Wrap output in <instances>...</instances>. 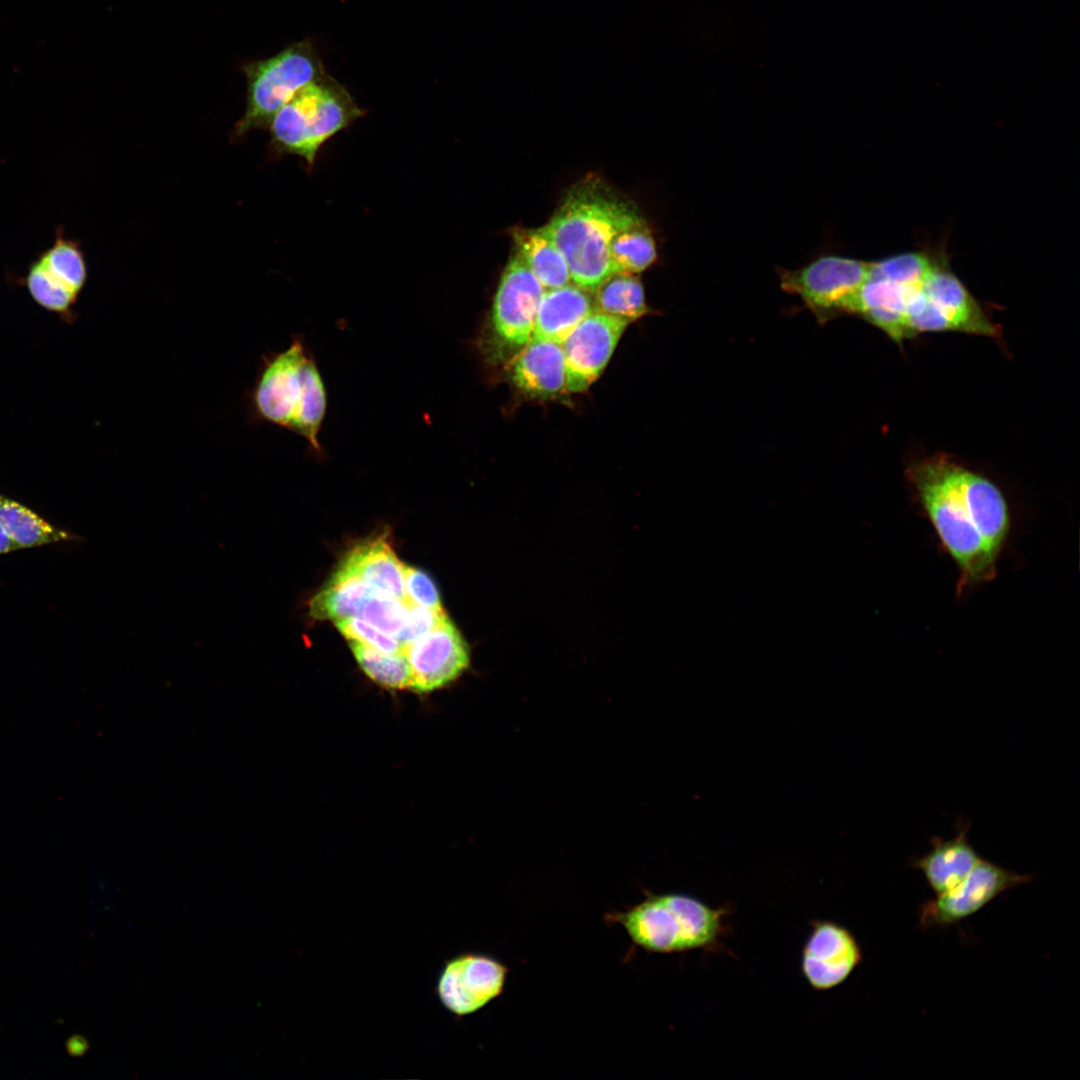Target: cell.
Returning a JSON list of instances; mask_svg holds the SVG:
<instances>
[{
  "label": "cell",
  "mask_w": 1080,
  "mask_h": 1080,
  "mask_svg": "<svg viewBox=\"0 0 1080 1080\" xmlns=\"http://www.w3.org/2000/svg\"><path fill=\"white\" fill-rule=\"evenodd\" d=\"M907 477L960 569L959 590L994 578L1010 527L1007 503L998 487L945 454L912 464Z\"/></svg>",
  "instance_id": "obj_1"
},
{
  "label": "cell",
  "mask_w": 1080,
  "mask_h": 1080,
  "mask_svg": "<svg viewBox=\"0 0 1080 1080\" xmlns=\"http://www.w3.org/2000/svg\"><path fill=\"white\" fill-rule=\"evenodd\" d=\"M639 215L630 201L595 176L574 185L545 225L567 260L571 282L593 292L615 273L611 239Z\"/></svg>",
  "instance_id": "obj_2"
},
{
  "label": "cell",
  "mask_w": 1080,
  "mask_h": 1080,
  "mask_svg": "<svg viewBox=\"0 0 1080 1080\" xmlns=\"http://www.w3.org/2000/svg\"><path fill=\"white\" fill-rule=\"evenodd\" d=\"M727 905L713 908L679 892L652 894L624 910L609 912L605 920L617 923L632 942L651 953L716 950L728 934Z\"/></svg>",
  "instance_id": "obj_3"
},
{
  "label": "cell",
  "mask_w": 1080,
  "mask_h": 1080,
  "mask_svg": "<svg viewBox=\"0 0 1080 1080\" xmlns=\"http://www.w3.org/2000/svg\"><path fill=\"white\" fill-rule=\"evenodd\" d=\"M251 401L262 420L300 435L320 452L318 435L327 394L317 364L299 338L284 351L264 359Z\"/></svg>",
  "instance_id": "obj_4"
},
{
  "label": "cell",
  "mask_w": 1080,
  "mask_h": 1080,
  "mask_svg": "<svg viewBox=\"0 0 1080 1080\" xmlns=\"http://www.w3.org/2000/svg\"><path fill=\"white\" fill-rule=\"evenodd\" d=\"M363 111L347 89L325 74L284 104L270 122L274 143L313 164L319 148Z\"/></svg>",
  "instance_id": "obj_5"
},
{
  "label": "cell",
  "mask_w": 1080,
  "mask_h": 1080,
  "mask_svg": "<svg viewBox=\"0 0 1080 1080\" xmlns=\"http://www.w3.org/2000/svg\"><path fill=\"white\" fill-rule=\"evenodd\" d=\"M545 289L514 251L500 277L479 348L486 360L514 357L530 341Z\"/></svg>",
  "instance_id": "obj_6"
},
{
  "label": "cell",
  "mask_w": 1080,
  "mask_h": 1080,
  "mask_svg": "<svg viewBox=\"0 0 1080 1080\" xmlns=\"http://www.w3.org/2000/svg\"><path fill=\"white\" fill-rule=\"evenodd\" d=\"M248 101L237 126L243 134L270 124L274 115L301 88L325 75L313 46L302 41L277 55L247 66Z\"/></svg>",
  "instance_id": "obj_7"
},
{
  "label": "cell",
  "mask_w": 1080,
  "mask_h": 1080,
  "mask_svg": "<svg viewBox=\"0 0 1080 1080\" xmlns=\"http://www.w3.org/2000/svg\"><path fill=\"white\" fill-rule=\"evenodd\" d=\"M871 263L827 255L796 269L779 271L781 288L799 296L822 323L853 314L857 295Z\"/></svg>",
  "instance_id": "obj_8"
},
{
  "label": "cell",
  "mask_w": 1080,
  "mask_h": 1080,
  "mask_svg": "<svg viewBox=\"0 0 1080 1080\" xmlns=\"http://www.w3.org/2000/svg\"><path fill=\"white\" fill-rule=\"evenodd\" d=\"M508 973L509 968L491 955L462 952L444 962L435 993L449 1013L465 1017L503 993Z\"/></svg>",
  "instance_id": "obj_9"
},
{
  "label": "cell",
  "mask_w": 1080,
  "mask_h": 1080,
  "mask_svg": "<svg viewBox=\"0 0 1080 1080\" xmlns=\"http://www.w3.org/2000/svg\"><path fill=\"white\" fill-rule=\"evenodd\" d=\"M924 302L913 315V330L922 332L960 331L995 337L998 328L952 273L937 267L926 280Z\"/></svg>",
  "instance_id": "obj_10"
},
{
  "label": "cell",
  "mask_w": 1080,
  "mask_h": 1080,
  "mask_svg": "<svg viewBox=\"0 0 1080 1080\" xmlns=\"http://www.w3.org/2000/svg\"><path fill=\"white\" fill-rule=\"evenodd\" d=\"M1031 881L993 862L980 859L968 876L951 890L920 906L922 927H948L978 912L1003 892Z\"/></svg>",
  "instance_id": "obj_11"
},
{
  "label": "cell",
  "mask_w": 1080,
  "mask_h": 1080,
  "mask_svg": "<svg viewBox=\"0 0 1080 1080\" xmlns=\"http://www.w3.org/2000/svg\"><path fill=\"white\" fill-rule=\"evenodd\" d=\"M87 278L83 253L61 231L46 251L29 267L26 286L32 298L52 312L63 313L78 298Z\"/></svg>",
  "instance_id": "obj_12"
},
{
  "label": "cell",
  "mask_w": 1080,
  "mask_h": 1080,
  "mask_svg": "<svg viewBox=\"0 0 1080 1080\" xmlns=\"http://www.w3.org/2000/svg\"><path fill=\"white\" fill-rule=\"evenodd\" d=\"M404 653L411 670L410 688L420 693L445 687L470 664L469 647L448 616L405 645Z\"/></svg>",
  "instance_id": "obj_13"
},
{
  "label": "cell",
  "mask_w": 1080,
  "mask_h": 1080,
  "mask_svg": "<svg viewBox=\"0 0 1080 1080\" xmlns=\"http://www.w3.org/2000/svg\"><path fill=\"white\" fill-rule=\"evenodd\" d=\"M801 953V973L809 986L827 991L841 985L862 962V951L846 927L814 919Z\"/></svg>",
  "instance_id": "obj_14"
},
{
  "label": "cell",
  "mask_w": 1080,
  "mask_h": 1080,
  "mask_svg": "<svg viewBox=\"0 0 1080 1080\" xmlns=\"http://www.w3.org/2000/svg\"><path fill=\"white\" fill-rule=\"evenodd\" d=\"M628 322L599 312L582 320L562 343L566 392L585 391L602 373Z\"/></svg>",
  "instance_id": "obj_15"
},
{
  "label": "cell",
  "mask_w": 1080,
  "mask_h": 1080,
  "mask_svg": "<svg viewBox=\"0 0 1080 1080\" xmlns=\"http://www.w3.org/2000/svg\"><path fill=\"white\" fill-rule=\"evenodd\" d=\"M922 288L901 285L869 271L857 295L853 314L860 315L901 343L909 338L906 323L908 306Z\"/></svg>",
  "instance_id": "obj_16"
},
{
  "label": "cell",
  "mask_w": 1080,
  "mask_h": 1080,
  "mask_svg": "<svg viewBox=\"0 0 1080 1080\" xmlns=\"http://www.w3.org/2000/svg\"><path fill=\"white\" fill-rule=\"evenodd\" d=\"M510 364L511 381L527 395L548 398L566 392L562 344L530 340Z\"/></svg>",
  "instance_id": "obj_17"
},
{
  "label": "cell",
  "mask_w": 1080,
  "mask_h": 1080,
  "mask_svg": "<svg viewBox=\"0 0 1080 1080\" xmlns=\"http://www.w3.org/2000/svg\"><path fill=\"white\" fill-rule=\"evenodd\" d=\"M968 831L969 824L961 821L953 838L933 837L930 850L912 861V867L921 871L936 895L961 883L980 861L969 842Z\"/></svg>",
  "instance_id": "obj_18"
},
{
  "label": "cell",
  "mask_w": 1080,
  "mask_h": 1080,
  "mask_svg": "<svg viewBox=\"0 0 1080 1080\" xmlns=\"http://www.w3.org/2000/svg\"><path fill=\"white\" fill-rule=\"evenodd\" d=\"M593 312L592 292L572 282L547 289L541 298L530 340L562 344L576 326Z\"/></svg>",
  "instance_id": "obj_19"
},
{
  "label": "cell",
  "mask_w": 1080,
  "mask_h": 1080,
  "mask_svg": "<svg viewBox=\"0 0 1080 1080\" xmlns=\"http://www.w3.org/2000/svg\"><path fill=\"white\" fill-rule=\"evenodd\" d=\"M340 565L358 576L373 591L407 603L405 565L397 558L385 535L353 547Z\"/></svg>",
  "instance_id": "obj_20"
},
{
  "label": "cell",
  "mask_w": 1080,
  "mask_h": 1080,
  "mask_svg": "<svg viewBox=\"0 0 1080 1080\" xmlns=\"http://www.w3.org/2000/svg\"><path fill=\"white\" fill-rule=\"evenodd\" d=\"M512 237L515 252L545 290L571 282L567 260L545 225L517 228L513 230Z\"/></svg>",
  "instance_id": "obj_21"
},
{
  "label": "cell",
  "mask_w": 1080,
  "mask_h": 1080,
  "mask_svg": "<svg viewBox=\"0 0 1080 1080\" xmlns=\"http://www.w3.org/2000/svg\"><path fill=\"white\" fill-rule=\"evenodd\" d=\"M372 591L358 576L340 565L328 583L310 599L309 615L317 620L335 621L359 616Z\"/></svg>",
  "instance_id": "obj_22"
},
{
  "label": "cell",
  "mask_w": 1080,
  "mask_h": 1080,
  "mask_svg": "<svg viewBox=\"0 0 1080 1080\" xmlns=\"http://www.w3.org/2000/svg\"><path fill=\"white\" fill-rule=\"evenodd\" d=\"M0 526L18 549L37 547L76 539L35 512L0 494Z\"/></svg>",
  "instance_id": "obj_23"
},
{
  "label": "cell",
  "mask_w": 1080,
  "mask_h": 1080,
  "mask_svg": "<svg viewBox=\"0 0 1080 1080\" xmlns=\"http://www.w3.org/2000/svg\"><path fill=\"white\" fill-rule=\"evenodd\" d=\"M594 312L603 313L629 324L647 313L640 280L630 272H615L593 292Z\"/></svg>",
  "instance_id": "obj_24"
},
{
  "label": "cell",
  "mask_w": 1080,
  "mask_h": 1080,
  "mask_svg": "<svg viewBox=\"0 0 1080 1080\" xmlns=\"http://www.w3.org/2000/svg\"><path fill=\"white\" fill-rule=\"evenodd\" d=\"M609 253L614 272H641L655 261L654 238L640 215L614 234Z\"/></svg>",
  "instance_id": "obj_25"
},
{
  "label": "cell",
  "mask_w": 1080,
  "mask_h": 1080,
  "mask_svg": "<svg viewBox=\"0 0 1080 1080\" xmlns=\"http://www.w3.org/2000/svg\"><path fill=\"white\" fill-rule=\"evenodd\" d=\"M350 648L371 680L384 688H410L411 670L404 652L383 653L358 641H351Z\"/></svg>",
  "instance_id": "obj_26"
},
{
  "label": "cell",
  "mask_w": 1080,
  "mask_h": 1080,
  "mask_svg": "<svg viewBox=\"0 0 1080 1080\" xmlns=\"http://www.w3.org/2000/svg\"><path fill=\"white\" fill-rule=\"evenodd\" d=\"M936 268L920 253H905L871 263L870 272L898 284L922 288Z\"/></svg>",
  "instance_id": "obj_27"
},
{
  "label": "cell",
  "mask_w": 1080,
  "mask_h": 1080,
  "mask_svg": "<svg viewBox=\"0 0 1080 1080\" xmlns=\"http://www.w3.org/2000/svg\"><path fill=\"white\" fill-rule=\"evenodd\" d=\"M407 611L408 602L372 591L361 608L359 617L397 639L405 625Z\"/></svg>",
  "instance_id": "obj_28"
},
{
  "label": "cell",
  "mask_w": 1080,
  "mask_h": 1080,
  "mask_svg": "<svg viewBox=\"0 0 1080 1080\" xmlns=\"http://www.w3.org/2000/svg\"><path fill=\"white\" fill-rule=\"evenodd\" d=\"M338 630L349 640L358 641L383 653L404 652V646L369 622L356 616L335 621Z\"/></svg>",
  "instance_id": "obj_29"
},
{
  "label": "cell",
  "mask_w": 1080,
  "mask_h": 1080,
  "mask_svg": "<svg viewBox=\"0 0 1080 1080\" xmlns=\"http://www.w3.org/2000/svg\"><path fill=\"white\" fill-rule=\"evenodd\" d=\"M404 586L407 602L430 610H443L438 590L425 572L405 566Z\"/></svg>",
  "instance_id": "obj_30"
},
{
  "label": "cell",
  "mask_w": 1080,
  "mask_h": 1080,
  "mask_svg": "<svg viewBox=\"0 0 1080 1080\" xmlns=\"http://www.w3.org/2000/svg\"><path fill=\"white\" fill-rule=\"evenodd\" d=\"M446 617L447 615L444 610H430L408 602L405 625L398 635L397 640L405 646L432 630Z\"/></svg>",
  "instance_id": "obj_31"
},
{
  "label": "cell",
  "mask_w": 1080,
  "mask_h": 1080,
  "mask_svg": "<svg viewBox=\"0 0 1080 1080\" xmlns=\"http://www.w3.org/2000/svg\"><path fill=\"white\" fill-rule=\"evenodd\" d=\"M87 1049L88 1042L80 1035H73L66 1042V1050L71 1056H82Z\"/></svg>",
  "instance_id": "obj_32"
},
{
  "label": "cell",
  "mask_w": 1080,
  "mask_h": 1080,
  "mask_svg": "<svg viewBox=\"0 0 1080 1080\" xmlns=\"http://www.w3.org/2000/svg\"><path fill=\"white\" fill-rule=\"evenodd\" d=\"M16 549H18L16 545L0 526V554L9 553Z\"/></svg>",
  "instance_id": "obj_33"
}]
</instances>
